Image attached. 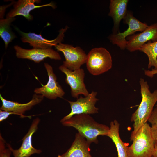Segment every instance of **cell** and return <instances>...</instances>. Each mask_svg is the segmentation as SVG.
Returning a JSON list of instances; mask_svg holds the SVG:
<instances>
[{"mask_svg": "<svg viewBox=\"0 0 157 157\" xmlns=\"http://www.w3.org/2000/svg\"><path fill=\"white\" fill-rule=\"evenodd\" d=\"M14 48L17 58L27 59L36 63H39L47 58L55 60H61L59 53L52 48L26 49L17 45L15 46Z\"/></svg>", "mask_w": 157, "mask_h": 157, "instance_id": "8fae6325", "label": "cell"}, {"mask_svg": "<svg viewBox=\"0 0 157 157\" xmlns=\"http://www.w3.org/2000/svg\"><path fill=\"white\" fill-rule=\"evenodd\" d=\"M124 22L128 25V28L122 32H119L116 34H112L108 37L110 42L116 45L121 50L126 49L127 40L126 38L138 31L142 32L148 26L134 17L133 13L128 11L127 14L124 19Z\"/></svg>", "mask_w": 157, "mask_h": 157, "instance_id": "5b68a950", "label": "cell"}, {"mask_svg": "<svg viewBox=\"0 0 157 157\" xmlns=\"http://www.w3.org/2000/svg\"><path fill=\"white\" fill-rule=\"evenodd\" d=\"M61 123L75 128L90 144H97L98 136H107L110 129L107 126L97 122L89 115L85 114L75 115Z\"/></svg>", "mask_w": 157, "mask_h": 157, "instance_id": "6da1fadb", "label": "cell"}, {"mask_svg": "<svg viewBox=\"0 0 157 157\" xmlns=\"http://www.w3.org/2000/svg\"><path fill=\"white\" fill-rule=\"evenodd\" d=\"M15 17H6L0 20V36L4 41L6 49L9 44L16 37L10 28L11 23L15 20Z\"/></svg>", "mask_w": 157, "mask_h": 157, "instance_id": "d6986e66", "label": "cell"}, {"mask_svg": "<svg viewBox=\"0 0 157 157\" xmlns=\"http://www.w3.org/2000/svg\"><path fill=\"white\" fill-rule=\"evenodd\" d=\"M133 143L127 147L128 157H152L154 142L151 127L146 122L135 134Z\"/></svg>", "mask_w": 157, "mask_h": 157, "instance_id": "3957f363", "label": "cell"}, {"mask_svg": "<svg viewBox=\"0 0 157 157\" xmlns=\"http://www.w3.org/2000/svg\"><path fill=\"white\" fill-rule=\"evenodd\" d=\"M44 66L49 77L47 84L41 87L36 88L34 90L35 94L42 95L50 99H55L58 97L62 98L65 92L61 86L57 81V77L52 66L47 63Z\"/></svg>", "mask_w": 157, "mask_h": 157, "instance_id": "30bf717a", "label": "cell"}, {"mask_svg": "<svg viewBox=\"0 0 157 157\" xmlns=\"http://www.w3.org/2000/svg\"><path fill=\"white\" fill-rule=\"evenodd\" d=\"M15 1H13L10 4L0 6V19H4V16L5 15V13L6 9L8 7L13 5Z\"/></svg>", "mask_w": 157, "mask_h": 157, "instance_id": "cb8c5ba5", "label": "cell"}, {"mask_svg": "<svg viewBox=\"0 0 157 157\" xmlns=\"http://www.w3.org/2000/svg\"><path fill=\"white\" fill-rule=\"evenodd\" d=\"M39 0H19L15 1L13 5V8L8 13L6 17H15L17 15H21L29 21L33 20V17L30 14L32 10L37 8L47 6H50L53 8H55L54 4L52 2L41 5L37 6L35 3H39Z\"/></svg>", "mask_w": 157, "mask_h": 157, "instance_id": "9a60e30c", "label": "cell"}, {"mask_svg": "<svg viewBox=\"0 0 157 157\" xmlns=\"http://www.w3.org/2000/svg\"><path fill=\"white\" fill-rule=\"evenodd\" d=\"M16 114L12 112H8L0 109V122H1L8 118L10 115Z\"/></svg>", "mask_w": 157, "mask_h": 157, "instance_id": "603a6c76", "label": "cell"}, {"mask_svg": "<svg viewBox=\"0 0 157 157\" xmlns=\"http://www.w3.org/2000/svg\"><path fill=\"white\" fill-rule=\"evenodd\" d=\"M59 69L66 75L65 81L70 87L72 97L77 99L80 94L85 97L89 94L84 83L85 73L83 69L72 71L63 65L60 66Z\"/></svg>", "mask_w": 157, "mask_h": 157, "instance_id": "ba28073f", "label": "cell"}, {"mask_svg": "<svg viewBox=\"0 0 157 157\" xmlns=\"http://www.w3.org/2000/svg\"><path fill=\"white\" fill-rule=\"evenodd\" d=\"M6 143L5 140L0 134V157H10L12 152Z\"/></svg>", "mask_w": 157, "mask_h": 157, "instance_id": "7402d4cb", "label": "cell"}, {"mask_svg": "<svg viewBox=\"0 0 157 157\" xmlns=\"http://www.w3.org/2000/svg\"><path fill=\"white\" fill-rule=\"evenodd\" d=\"M144 72V74L146 76L151 78L153 77L154 75L157 74V70L154 69L151 70H145Z\"/></svg>", "mask_w": 157, "mask_h": 157, "instance_id": "d4e9b609", "label": "cell"}, {"mask_svg": "<svg viewBox=\"0 0 157 157\" xmlns=\"http://www.w3.org/2000/svg\"><path fill=\"white\" fill-rule=\"evenodd\" d=\"M90 144L84 137L78 133L76 134L70 148L57 157H92L90 153Z\"/></svg>", "mask_w": 157, "mask_h": 157, "instance_id": "2e32d148", "label": "cell"}, {"mask_svg": "<svg viewBox=\"0 0 157 157\" xmlns=\"http://www.w3.org/2000/svg\"><path fill=\"white\" fill-rule=\"evenodd\" d=\"M152 157H153V156H152Z\"/></svg>", "mask_w": 157, "mask_h": 157, "instance_id": "4316f807", "label": "cell"}, {"mask_svg": "<svg viewBox=\"0 0 157 157\" xmlns=\"http://www.w3.org/2000/svg\"><path fill=\"white\" fill-rule=\"evenodd\" d=\"M40 121V119L38 117L33 120L27 133L22 139V144L18 149H14L10 144L6 143L10 149L14 157H30L33 154L42 153L41 150L35 149L32 144V136L37 130Z\"/></svg>", "mask_w": 157, "mask_h": 157, "instance_id": "7c38bea8", "label": "cell"}, {"mask_svg": "<svg viewBox=\"0 0 157 157\" xmlns=\"http://www.w3.org/2000/svg\"><path fill=\"white\" fill-rule=\"evenodd\" d=\"M153 156L154 157H157V147L154 148Z\"/></svg>", "mask_w": 157, "mask_h": 157, "instance_id": "484cf974", "label": "cell"}, {"mask_svg": "<svg viewBox=\"0 0 157 157\" xmlns=\"http://www.w3.org/2000/svg\"><path fill=\"white\" fill-rule=\"evenodd\" d=\"M87 55V69L91 74L97 76L106 72L112 67V60L110 52L103 47L92 49Z\"/></svg>", "mask_w": 157, "mask_h": 157, "instance_id": "277c9868", "label": "cell"}, {"mask_svg": "<svg viewBox=\"0 0 157 157\" xmlns=\"http://www.w3.org/2000/svg\"><path fill=\"white\" fill-rule=\"evenodd\" d=\"M44 97L42 95L35 94L30 101L26 103L21 104L6 100L0 94V98L2 102V105L0 109L6 111L14 112L17 115H19L22 118L27 117L31 118V116H26L23 114L26 111L30 110L34 106L40 103Z\"/></svg>", "mask_w": 157, "mask_h": 157, "instance_id": "5bb4252c", "label": "cell"}, {"mask_svg": "<svg viewBox=\"0 0 157 157\" xmlns=\"http://www.w3.org/2000/svg\"><path fill=\"white\" fill-rule=\"evenodd\" d=\"M148 121L151 124V129L154 142V148L157 147V105L152 110Z\"/></svg>", "mask_w": 157, "mask_h": 157, "instance_id": "44dd1931", "label": "cell"}, {"mask_svg": "<svg viewBox=\"0 0 157 157\" xmlns=\"http://www.w3.org/2000/svg\"><path fill=\"white\" fill-rule=\"evenodd\" d=\"M126 49L129 51L139 50L141 47L147 41H157V23L151 25L141 33L128 37Z\"/></svg>", "mask_w": 157, "mask_h": 157, "instance_id": "4fadbf2b", "label": "cell"}, {"mask_svg": "<svg viewBox=\"0 0 157 157\" xmlns=\"http://www.w3.org/2000/svg\"><path fill=\"white\" fill-rule=\"evenodd\" d=\"M55 47L58 51L62 52L65 57L63 65L71 70L79 69L86 63L87 55L79 47H74L60 43Z\"/></svg>", "mask_w": 157, "mask_h": 157, "instance_id": "8992f818", "label": "cell"}, {"mask_svg": "<svg viewBox=\"0 0 157 157\" xmlns=\"http://www.w3.org/2000/svg\"><path fill=\"white\" fill-rule=\"evenodd\" d=\"M128 0H111L108 15L112 18L114 23L113 34L119 32V27L121 20L124 19L128 13Z\"/></svg>", "mask_w": 157, "mask_h": 157, "instance_id": "e0dca14e", "label": "cell"}, {"mask_svg": "<svg viewBox=\"0 0 157 157\" xmlns=\"http://www.w3.org/2000/svg\"><path fill=\"white\" fill-rule=\"evenodd\" d=\"M69 28L66 26L64 28L59 31V33L55 39L49 40L43 38L41 34H37L34 33H26L21 31L18 28L15 27V29L21 36V39L24 43H28L33 48L47 49L55 47L63 40L65 33Z\"/></svg>", "mask_w": 157, "mask_h": 157, "instance_id": "9c48e42d", "label": "cell"}, {"mask_svg": "<svg viewBox=\"0 0 157 157\" xmlns=\"http://www.w3.org/2000/svg\"><path fill=\"white\" fill-rule=\"evenodd\" d=\"M109 132L107 136L110 138L116 147L118 157H128L127 147L121 140L119 135V124L116 120L111 121Z\"/></svg>", "mask_w": 157, "mask_h": 157, "instance_id": "ac0fdd59", "label": "cell"}, {"mask_svg": "<svg viewBox=\"0 0 157 157\" xmlns=\"http://www.w3.org/2000/svg\"><path fill=\"white\" fill-rule=\"evenodd\" d=\"M139 51L145 53L149 59L148 69L154 67V69L157 70V41L148 42L140 47Z\"/></svg>", "mask_w": 157, "mask_h": 157, "instance_id": "ffe728a7", "label": "cell"}, {"mask_svg": "<svg viewBox=\"0 0 157 157\" xmlns=\"http://www.w3.org/2000/svg\"></svg>", "mask_w": 157, "mask_h": 157, "instance_id": "83f0119b", "label": "cell"}, {"mask_svg": "<svg viewBox=\"0 0 157 157\" xmlns=\"http://www.w3.org/2000/svg\"><path fill=\"white\" fill-rule=\"evenodd\" d=\"M97 92L92 91L87 96L83 97L80 96L74 101L67 100L71 108L70 112L60 121L61 123L70 119L73 116L83 114H93L98 112L99 108L95 104L99 99L96 97Z\"/></svg>", "mask_w": 157, "mask_h": 157, "instance_id": "52a82bcc", "label": "cell"}, {"mask_svg": "<svg viewBox=\"0 0 157 157\" xmlns=\"http://www.w3.org/2000/svg\"><path fill=\"white\" fill-rule=\"evenodd\" d=\"M141 87L142 101L136 110L132 114L131 121L134 122L133 130L131 134V141L140 128L146 123L157 101V89L151 92L147 81L142 78L139 81Z\"/></svg>", "mask_w": 157, "mask_h": 157, "instance_id": "7a4b0ae2", "label": "cell"}]
</instances>
